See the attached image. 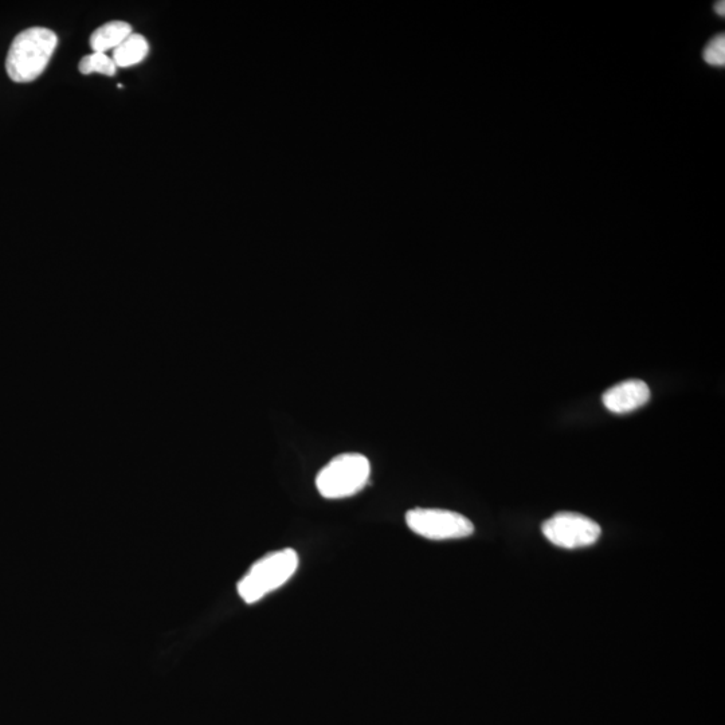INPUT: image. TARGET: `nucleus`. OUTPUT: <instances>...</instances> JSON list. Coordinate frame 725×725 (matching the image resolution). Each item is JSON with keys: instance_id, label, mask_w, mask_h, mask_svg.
Masks as SVG:
<instances>
[{"instance_id": "obj_4", "label": "nucleus", "mask_w": 725, "mask_h": 725, "mask_svg": "<svg viewBox=\"0 0 725 725\" xmlns=\"http://www.w3.org/2000/svg\"><path fill=\"white\" fill-rule=\"evenodd\" d=\"M406 523L414 534L435 542L468 538L474 532L468 517L446 509H411L406 513Z\"/></svg>"}, {"instance_id": "obj_11", "label": "nucleus", "mask_w": 725, "mask_h": 725, "mask_svg": "<svg viewBox=\"0 0 725 725\" xmlns=\"http://www.w3.org/2000/svg\"><path fill=\"white\" fill-rule=\"evenodd\" d=\"M715 11L717 14L720 15V17H724L725 14V3L724 2H717L715 5Z\"/></svg>"}, {"instance_id": "obj_2", "label": "nucleus", "mask_w": 725, "mask_h": 725, "mask_svg": "<svg viewBox=\"0 0 725 725\" xmlns=\"http://www.w3.org/2000/svg\"><path fill=\"white\" fill-rule=\"evenodd\" d=\"M299 554L292 548L272 552L254 563L248 574L238 582V595L253 605L281 589L299 570Z\"/></svg>"}, {"instance_id": "obj_7", "label": "nucleus", "mask_w": 725, "mask_h": 725, "mask_svg": "<svg viewBox=\"0 0 725 725\" xmlns=\"http://www.w3.org/2000/svg\"><path fill=\"white\" fill-rule=\"evenodd\" d=\"M132 34V27L127 22L113 21L105 23L90 35L89 43L93 53H105L115 50Z\"/></svg>"}, {"instance_id": "obj_8", "label": "nucleus", "mask_w": 725, "mask_h": 725, "mask_svg": "<svg viewBox=\"0 0 725 725\" xmlns=\"http://www.w3.org/2000/svg\"><path fill=\"white\" fill-rule=\"evenodd\" d=\"M150 53L147 39L140 34H131L117 49L113 50L112 60L117 68H131L140 64Z\"/></svg>"}, {"instance_id": "obj_10", "label": "nucleus", "mask_w": 725, "mask_h": 725, "mask_svg": "<svg viewBox=\"0 0 725 725\" xmlns=\"http://www.w3.org/2000/svg\"><path fill=\"white\" fill-rule=\"evenodd\" d=\"M704 61L717 68L725 65V37L724 34L717 35L708 43L703 53Z\"/></svg>"}, {"instance_id": "obj_1", "label": "nucleus", "mask_w": 725, "mask_h": 725, "mask_svg": "<svg viewBox=\"0 0 725 725\" xmlns=\"http://www.w3.org/2000/svg\"><path fill=\"white\" fill-rule=\"evenodd\" d=\"M58 45L54 31L46 27H30L19 33L7 54L6 70L14 82L37 80L52 60Z\"/></svg>"}, {"instance_id": "obj_5", "label": "nucleus", "mask_w": 725, "mask_h": 725, "mask_svg": "<svg viewBox=\"0 0 725 725\" xmlns=\"http://www.w3.org/2000/svg\"><path fill=\"white\" fill-rule=\"evenodd\" d=\"M542 531L552 544L567 550L593 546L602 534L598 523L574 512L556 513L544 521Z\"/></svg>"}, {"instance_id": "obj_9", "label": "nucleus", "mask_w": 725, "mask_h": 725, "mask_svg": "<svg viewBox=\"0 0 725 725\" xmlns=\"http://www.w3.org/2000/svg\"><path fill=\"white\" fill-rule=\"evenodd\" d=\"M78 69L82 74L100 73L104 76H115L117 66L105 53H92L82 58Z\"/></svg>"}, {"instance_id": "obj_6", "label": "nucleus", "mask_w": 725, "mask_h": 725, "mask_svg": "<svg viewBox=\"0 0 725 725\" xmlns=\"http://www.w3.org/2000/svg\"><path fill=\"white\" fill-rule=\"evenodd\" d=\"M650 399L648 384L640 379L625 380L603 394V405L614 414H627L645 406Z\"/></svg>"}, {"instance_id": "obj_3", "label": "nucleus", "mask_w": 725, "mask_h": 725, "mask_svg": "<svg viewBox=\"0 0 725 725\" xmlns=\"http://www.w3.org/2000/svg\"><path fill=\"white\" fill-rule=\"evenodd\" d=\"M371 464L360 453H344L332 458L317 473L316 488L324 499H348L363 491L370 481Z\"/></svg>"}]
</instances>
